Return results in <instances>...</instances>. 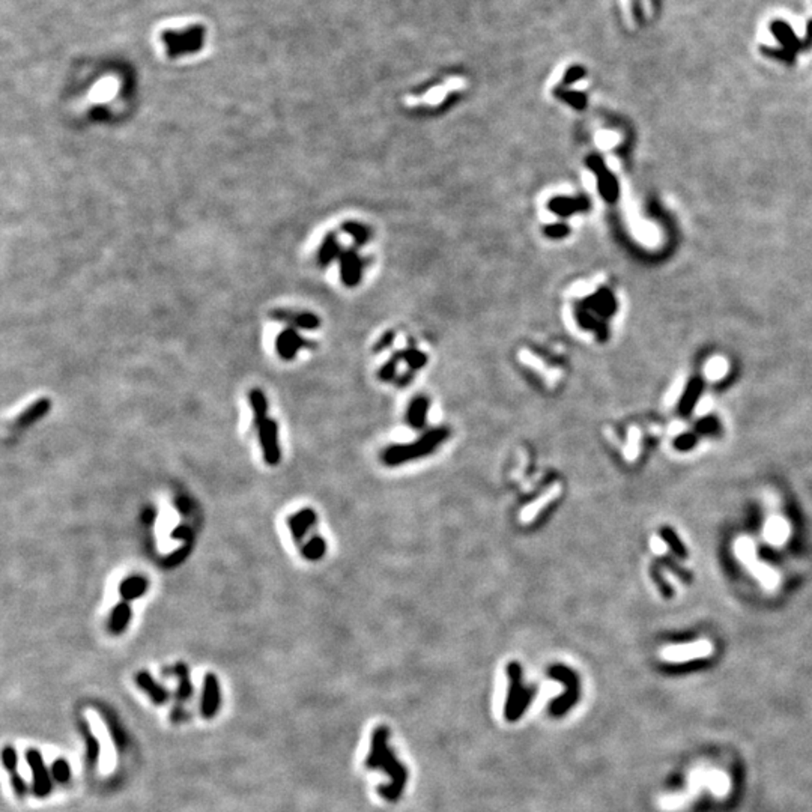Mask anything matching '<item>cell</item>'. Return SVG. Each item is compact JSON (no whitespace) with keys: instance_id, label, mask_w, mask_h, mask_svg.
I'll return each instance as SVG.
<instances>
[{"instance_id":"cell-9","label":"cell","mask_w":812,"mask_h":812,"mask_svg":"<svg viewBox=\"0 0 812 812\" xmlns=\"http://www.w3.org/2000/svg\"><path fill=\"white\" fill-rule=\"evenodd\" d=\"M711 645L707 641H701V642H692V644H687V645H676V647H668L662 653V656L667 660H674V662H682V660H691L695 658H704L707 656V654L711 653Z\"/></svg>"},{"instance_id":"cell-20","label":"cell","mask_w":812,"mask_h":812,"mask_svg":"<svg viewBox=\"0 0 812 812\" xmlns=\"http://www.w3.org/2000/svg\"><path fill=\"white\" fill-rule=\"evenodd\" d=\"M786 536H789V525H786L782 519L775 518L772 520H769V524L766 527V537L769 542L780 545L785 542Z\"/></svg>"},{"instance_id":"cell-26","label":"cell","mask_w":812,"mask_h":812,"mask_svg":"<svg viewBox=\"0 0 812 812\" xmlns=\"http://www.w3.org/2000/svg\"><path fill=\"white\" fill-rule=\"evenodd\" d=\"M187 554H188V548H182V549H178L176 552H173L172 555H169L168 558H165L164 565H165V566H169V567H175L176 565H179V562H181L182 560L185 558V555H187Z\"/></svg>"},{"instance_id":"cell-28","label":"cell","mask_w":812,"mask_h":812,"mask_svg":"<svg viewBox=\"0 0 812 812\" xmlns=\"http://www.w3.org/2000/svg\"><path fill=\"white\" fill-rule=\"evenodd\" d=\"M190 534L192 533H190V529L187 527H179L178 529L173 531L172 536H173V538H187Z\"/></svg>"},{"instance_id":"cell-6","label":"cell","mask_w":812,"mask_h":812,"mask_svg":"<svg viewBox=\"0 0 812 812\" xmlns=\"http://www.w3.org/2000/svg\"><path fill=\"white\" fill-rule=\"evenodd\" d=\"M259 443L265 462L271 467L278 465L281 459L280 444H278V426L274 420H265L258 427Z\"/></svg>"},{"instance_id":"cell-5","label":"cell","mask_w":812,"mask_h":812,"mask_svg":"<svg viewBox=\"0 0 812 812\" xmlns=\"http://www.w3.org/2000/svg\"><path fill=\"white\" fill-rule=\"evenodd\" d=\"M26 761L32 772V791L35 798L44 799L52 793V776L48 775L44 758L38 749L26 752Z\"/></svg>"},{"instance_id":"cell-1","label":"cell","mask_w":812,"mask_h":812,"mask_svg":"<svg viewBox=\"0 0 812 812\" xmlns=\"http://www.w3.org/2000/svg\"><path fill=\"white\" fill-rule=\"evenodd\" d=\"M369 770H380L388 776V782L379 785L378 793L385 802L394 803L400 799L406 784H408V770L402 761L397 758L390 747V730L385 725L376 727L370 735V747L366 758Z\"/></svg>"},{"instance_id":"cell-7","label":"cell","mask_w":812,"mask_h":812,"mask_svg":"<svg viewBox=\"0 0 812 812\" xmlns=\"http://www.w3.org/2000/svg\"><path fill=\"white\" fill-rule=\"evenodd\" d=\"M221 706V691L219 677L208 673L203 677V692L201 701V713L205 719H212Z\"/></svg>"},{"instance_id":"cell-13","label":"cell","mask_w":812,"mask_h":812,"mask_svg":"<svg viewBox=\"0 0 812 812\" xmlns=\"http://www.w3.org/2000/svg\"><path fill=\"white\" fill-rule=\"evenodd\" d=\"M50 409H52V400L50 399H39L37 402H33L19 417H17L15 426L24 429L35 425V423L41 421L47 416Z\"/></svg>"},{"instance_id":"cell-18","label":"cell","mask_w":812,"mask_h":812,"mask_svg":"<svg viewBox=\"0 0 812 812\" xmlns=\"http://www.w3.org/2000/svg\"><path fill=\"white\" fill-rule=\"evenodd\" d=\"M248 402L253 409L254 426L259 427L265 420H268V399L261 388H252L248 392Z\"/></svg>"},{"instance_id":"cell-12","label":"cell","mask_w":812,"mask_h":812,"mask_svg":"<svg viewBox=\"0 0 812 812\" xmlns=\"http://www.w3.org/2000/svg\"><path fill=\"white\" fill-rule=\"evenodd\" d=\"M163 676H173L178 678V689L175 692V697L178 700V702H185L190 698H192V695L194 692V687L192 680H190V669L185 664H179L169 667V668H164L163 669Z\"/></svg>"},{"instance_id":"cell-11","label":"cell","mask_w":812,"mask_h":812,"mask_svg":"<svg viewBox=\"0 0 812 812\" xmlns=\"http://www.w3.org/2000/svg\"><path fill=\"white\" fill-rule=\"evenodd\" d=\"M136 683L146 693L155 706H164L169 701L170 693L163 684H160L148 671H140L136 676Z\"/></svg>"},{"instance_id":"cell-14","label":"cell","mask_w":812,"mask_h":812,"mask_svg":"<svg viewBox=\"0 0 812 812\" xmlns=\"http://www.w3.org/2000/svg\"><path fill=\"white\" fill-rule=\"evenodd\" d=\"M593 169L598 173V178H599V190L602 196L607 199L608 202H616L617 197H618V184H617V179L614 178V175H611V173L605 168V164L602 160L594 159L591 161Z\"/></svg>"},{"instance_id":"cell-29","label":"cell","mask_w":812,"mask_h":812,"mask_svg":"<svg viewBox=\"0 0 812 812\" xmlns=\"http://www.w3.org/2000/svg\"><path fill=\"white\" fill-rule=\"evenodd\" d=\"M651 543H653L654 551H656V552H665V543L662 542V540H659L658 537H654L653 540H651Z\"/></svg>"},{"instance_id":"cell-2","label":"cell","mask_w":812,"mask_h":812,"mask_svg":"<svg viewBox=\"0 0 812 812\" xmlns=\"http://www.w3.org/2000/svg\"><path fill=\"white\" fill-rule=\"evenodd\" d=\"M509 677L510 686L507 700H505L504 706V718L505 720H509V722H518V720L524 716L528 707L531 706V702L536 697V689L531 686L524 684L519 665H511L509 668Z\"/></svg>"},{"instance_id":"cell-17","label":"cell","mask_w":812,"mask_h":812,"mask_svg":"<svg viewBox=\"0 0 812 812\" xmlns=\"http://www.w3.org/2000/svg\"><path fill=\"white\" fill-rule=\"evenodd\" d=\"M131 616H132V611L128 602H119L116 607L113 608L112 614H110V620H109V631L113 635H121L125 632V629L128 627L130 621H131Z\"/></svg>"},{"instance_id":"cell-16","label":"cell","mask_w":812,"mask_h":812,"mask_svg":"<svg viewBox=\"0 0 812 812\" xmlns=\"http://www.w3.org/2000/svg\"><path fill=\"white\" fill-rule=\"evenodd\" d=\"M314 520H316V515H314V511L305 509L295 513L287 520V525L291 528V533L294 536V538L296 542H301L305 533L309 531V529L313 527Z\"/></svg>"},{"instance_id":"cell-23","label":"cell","mask_w":812,"mask_h":812,"mask_svg":"<svg viewBox=\"0 0 812 812\" xmlns=\"http://www.w3.org/2000/svg\"><path fill=\"white\" fill-rule=\"evenodd\" d=\"M52 776L59 784L68 782L71 778V767L68 764V761L63 758H57L52 764Z\"/></svg>"},{"instance_id":"cell-24","label":"cell","mask_w":812,"mask_h":812,"mask_svg":"<svg viewBox=\"0 0 812 812\" xmlns=\"http://www.w3.org/2000/svg\"><path fill=\"white\" fill-rule=\"evenodd\" d=\"M3 764L8 772H10V775L19 773V770H17L19 769V757H17V751L12 747H5Z\"/></svg>"},{"instance_id":"cell-10","label":"cell","mask_w":812,"mask_h":812,"mask_svg":"<svg viewBox=\"0 0 812 812\" xmlns=\"http://www.w3.org/2000/svg\"><path fill=\"white\" fill-rule=\"evenodd\" d=\"M270 316L272 321L285 322V324L292 328L314 329L319 327V319L310 313H296L286 309H276L270 313Z\"/></svg>"},{"instance_id":"cell-19","label":"cell","mask_w":812,"mask_h":812,"mask_svg":"<svg viewBox=\"0 0 812 812\" xmlns=\"http://www.w3.org/2000/svg\"><path fill=\"white\" fill-rule=\"evenodd\" d=\"M79 727H80V731H81L83 737H85L86 758L90 764H94L99 758V742L97 740V737L92 734V731H90V728H89L86 720H80Z\"/></svg>"},{"instance_id":"cell-3","label":"cell","mask_w":812,"mask_h":812,"mask_svg":"<svg viewBox=\"0 0 812 812\" xmlns=\"http://www.w3.org/2000/svg\"><path fill=\"white\" fill-rule=\"evenodd\" d=\"M206 30L202 26H190L182 30H165L161 41L170 57L197 53L205 44Z\"/></svg>"},{"instance_id":"cell-22","label":"cell","mask_w":812,"mask_h":812,"mask_svg":"<svg viewBox=\"0 0 812 812\" xmlns=\"http://www.w3.org/2000/svg\"><path fill=\"white\" fill-rule=\"evenodd\" d=\"M701 390H702L701 379L693 378L691 383L687 384L686 390H684V397H683V408L684 409H691V406L695 403V400L698 399Z\"/></svg>"},{"instance_id":"cell-27","label":"cell","mask_w":812,"mask_h":812,"mask_svg":"<svg viewBox=\"0 0 812 812\" xmlns=\"http://www.w3.org/2000/svg\"><path fill=\"white\" fill-rule=\"evenodd\" d=\"M188 718H190V713L187 710L182 709L181 704H178L176 709H173L172 715H170V719L173 720V722H182V720H187Z\"/></svg>"},{"instance_id":"cell-25","label":"cell","mask_w":812,"mask_h":812,"mask_svg":"<svg viewBox=\"0 0 812 812\" xmlns=\"http://www.w3.org/2000/svg\"><path fill=\"white\" fill-rule=\"evenodd\" d=\"M737 554H739V557L744 561V562H751L753 561V545L748 540V538H742L737 543Z\"/></svg>"},{"instance_id":"cell-8","label":"cell","mask_w":812,"mask_h":812,"mask_svg":"<svg viewBox=\"0 0 812 812\" xmlns=\"http://www.w3.org/2000/svg\"><path fill=\"white\" fill-rule=\"evenodd\" d=\"M303 347H312V342L303 338L292 327L281 331L276 338V351L283 360H294L296 352Z\"/></svg>"},{"instance_id":"cell-4","label":"cell","mask_w":812,"mask_h":812,"mask_svg":"<svg viewBox=\"0 0 812 812\" xmlns=\"http://www.w3.org/2000/svg\"><path fill=\"white\" fill-rule=\"evenodd\" d=\"M549 674L552 678H557L558 682L565 684V693L551 701L549 715L552 718H562L574 709V706L579 700V682L576 676L571 673L569 668L561 665L552 667Z\"/></svg>"},{"instance_id":"cell-21","label":"cell","mask_w":812,"mask_h":812,"mask_svg":"<svg viewBox=\"0 0 812 812\" xmlns=\"http://www.w3.org/2000/svg\"><path fill=\"white\" fill-rule=\"evenodd\" d=\"M327 545L321 537H313L312 540L303 546V555L309 560H319L325 554Z\"/></svg>"},{"instance_id":"cell-15","label":"cell","mask_w":812,"mask_h":812,"mask_svg":"<svg viewBox=\"0 0 812 812\" xmlns=\"http://www.w3.org/2000/svg\"><path fill=\"white\" fill-rule=\"evenodd\" d=\"M148 588H149L148 579H145L143 576L136 575V576H128V578L123 579V581L119 584L118 591L123 600L130 602V600H136V599L142 598V596L148 591Z\"/></svg>"}]
</instances>
